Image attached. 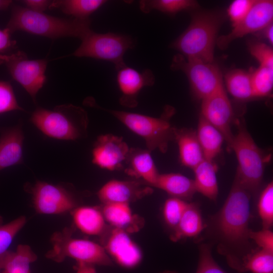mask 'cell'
<instances>
[{"label": "cell", "instance_id": "cell-1", "mask_svg": "<svg viewBox=\"0 0 273 273\" xmlns=\"http://www.w3.org/2000/svg\"><path fill=\"white\" fill-rule=\"evenodd\" d=\"M250 193L235 178L222 208L215 218L214 226L222 253L230 265L239 270L250 252L248 225Z\"/></svg>", "mask_w": 273, "mask_h": 273}, {"label": "cell", "instance_id": "cell-2", "mask_svg": "<svg viewBox=\"0 0 273 273\" xmlns=\"http://www.w3.org/2000/svg\"><path fill=\"white\" fill-rule=\"evenodd\" d=\"M90 24L89 18L58 17L14 5L6 28L12 34L16 31H22L53 39L75 37L81 40L92 31Z\"/></svg>", "mask_w": 273, "mask_h": 273}, {"label": "cell", "instance_id": "cell-3", "mask_svg": "<svg viewBox=\"0 0 273 273\" xmlns=\"http://www.w3.org/2000/svg\"><path fill=\"white\" fill-rule=\"evenodd\" d=\"M223 19L222 15L217 12L195 13L189 26L172 42L171 47L187 60L213 63L217 33Z\"/></svg>", "mask_w": 273, "mask_h": 273}, {"label": "cell", "instance_id": "cell-4", "mask_svg": "<svg viewBox=\"0 0 273 273\" xmlns=\"http://www.w3.org/2000/svg\"><path fill=\"white\" fill-rule=\"evenodd\" d=\"M30 121L46 135L55 139L75 141L87 135V113L72 104L59 105L52 110L38 107L32 113Z\"/></svg>", "mask_w": 273, "mask_h": 273}, {"label": "cell", "instance_id": "cell-5", "mask_svg": "<svg viewBox=\"0 0 273 273\" xmlns=\"http://www.w3.org/2000/svg\"><path fill=\"white\" fill-rule=\"evenodd\" d=\"M145 141L150 152L158 149L165 152L169 141L174 140V129L169 122L174 109L166 107L161 116L154 117L139 113L103 109Z\"/></svg>", "mask_w": 273, "mask_h": 273}, {"label": "cell", "instance_id": "cell-6", "mask_svg": "<svg viewBox=\"0 0 273 273\" xmlns=\"http://www.w3.org/2000/svg\"><path fill=\"white\" fill-rule=\"evenodd\" d=\"M236 124L237 132L230 147L235 152L238 162L235 178L251 194L260 187L266 159L243 121L237 120Z\"/></svg>", "mask_w": 273, "mask_h": 273}, {"label": "cell", "instance_id": "cell-7", "mask_svg": "<svg viewBox=\"0 0 273 273\" xmlns=\"http://www.w3.org/2000/svg\"><path fill=\"white\" fill-rule=\"evenodd\" d=\"M73 230L65 228L51 236L52 248L46 257L56 262H62L66 257L77 262L93 265L111 266L112 261L103 246L93 241L72 237Z\"/></svg>", "mask_w": 273, "mask_h": 273}, {"label": "cell", "instance_id": "cell-8", "mask_svg": "<svg viewBox=\"0 0 273 273\" xmlns=\"http://www.w3.org/2000/svg\"><path fill=\"white\" fill-rule=\"evenodd\" d=\"M134 44L132 38L128 35L111 32L98 33L92 30L69 56L109 61L114 65L116 70L125 64L124 54Z\"/></svg>", "mask_w": 273, "mask_h": 273}, {"label": "cell", "instance_id": "cell-9", "mask_svg": "<svg viewBox=\"0 0 273 273\" xmlns=\"http://www.w3.org/2000/svg\"><path fill=\"white\" fill-rule=\"evenodd\" d=\"M48 60H31L23 51L0 55V65L5 66L12 78L35 102L36 96L46 82Z\"/></svg>", "mask_w": 273, "mask_h": 273}, {"label": "cell", "instance_id": "cell-10", "mask_svg": "<svg viewBox=\"0 0 273 273\" xmlns=\"http://www.w3.org/2000/svg\"><path fill=\"white\" fill-rule=\"evenodd\" d=\"M171 67L185 73L192 90L202 100L223 86L221 71L213 62L186 60L183 56L176 55L173 59Z\"/></svg>", "mask_w": 273, "mask_h": 273}, {"label": "cell", "instance_id": "cell-11", "mask_svg": "<svg viewBox=\"0 0 273 273\" xmlns=\"http://www.w3.org/2000/svg\"><path fill=\"white\" fill-rule=\"evenodd\" d=\"M36 212L43 214H62L77 205L73 194L65 186L37 181L28 189Z\"/></svg>", "mask_w": 273, "mask_h": 273}, {"label": "cell", "instance_id": "cell-12", "mask_svg": "<svg viewBox=\"0 0 273 273\" xmlns=\"http://www.w3.org/2000/svg\"><path fill=\"white\" fill-rule=\"evenodd\" d=\"M201 115L221 133L231 147L234 135L231 130L234 112L224 86L202 100Z\"/></svg>", "mask_w": 273, "mask_h": 273}, {"label": "cell", "instance_id": "cell-13", "mask_svg": "<svg viewBox=\"0 0 273 273\" xmlns=\"http://www.w3.org/2000/svg\"><path fill=\"white\" fill-rule=\"evenodd\" d=\"M272 19L273 1L256 0L245 18L229 33L218 37L216 43L219 48L224 49L235 39L261 31L272 23Z\"/></svg>", "mask_w": 273, "mask_h": 273}, {"label": "cell", "instance_id": "cell-14", "mask_svg": "<svg viewBox=\"0 0 273 273\" xmlns=\"http://www.w3.org/2000/svg\"><path fill=\"white\" fill-rule=\"evenodd\" d=\"M130 148L121 137L112 134L99 136L92 150V162L108 170L121 169Z\"/></svg>", "mask_w": 273, "mask_h": 273}, {"label": "cell", "instance_id": "cell-15", "mask_svg": "<svg viewBox=\"0 0 273 273\" xmlns=\"http://www.w3.org/2000/svg\"><path fill=\"white\" fill-rule=\"evenodd\" d=\"M116 71V81L121 94L120 105L130 108L136 107L140 92L155 82L153 72L149 69L140 72L126 64Z\"/></svg>", "mask_w": 273, "mask_h": 273}, {"label": "cell", "instance_id": "cell-16", "mask_svg": "<svg viewBox=\"0 0 273 273\" xmlns=\"http://www.w3.org/2000/svg\"><path fill=\"white\" fill-rule=\"evenodd\" d=\"M129 233L113 228L103 246L110 258L125 268L137 266L142 260V253Z\"/></svg>", "mask_w": 273, "mask_h": 273}, {"label": "cell", "instance_id": "cell-17", "mask_svg": "<svg viewBox=\"0 0 273 273\" xmlns=\"http://www.w3.org/2000/svg\"><path fill=\"white\" fill-rule=\"evenodd\" d=\"M149 186L136 181L111 180L98 192L100 200L103 203H124L129 204L152 194Z\"/></svg>", "mask_w": 273, "mask_h": 273}, {"label": "cell", "instance_id": "cell-18", "mask_svg": "<svg viewBox=\"0 0 273 273\" xmlns=\"http://www.w3.org/2000/svg\"><path fill=\"white\" fill-rule=\"evenodd\" d=\"M124 163L127 174L142 178L149 186H155L160 173L149 151L130 148Z\"/></svg>", "mask_w": 273, "mask_h": 273}, {"label": "cell", "instance_id": "cell-19", "mask_svg": "<svg viewBox=\"0 0 273 273\" xmlns=\"http://www.w3.org/2000/svg\"><path fill=\"white\" fill-rule=\"evenodd\" d=\"M24 139L20 126L2 131L0 137V171L22 163Z\"/></svg>", "mask_w": 273, "mask_h": 273}, {"label": "cell", "instance_id": "cell-20", "mask_svg": "<svg viewBox=\"0 0 273 273\" xmlns=\"http://www.w3.org/2000/svg\"><path fill=\"white\" fill-rule=\"evenodd\" d=\"M101 211L106 221L113 228L122 230L128 233L138 232L144 225L143 218L133 214L128 203L104 204Z\"/></svg>", "mask_w": 273, "mask_h": 273}, {"label": "cell", "instance_id": "cell-21", "mask_svg": "<svg viewBox=\"0 0 273 273\" xmlns=\"http://www.w3.org/2000/svg\"><path fill=\"white\" fill-rule=\"evenodd\" d=\"M174 140L178 145L179 159L184 166L193 169L204 159L196 132L175 128Z\"/></svg>", "mask_w": 273, "mask_h": 273}, {"label": "cell", "instance_id": "cell-22", "mask_svg": "<svg viewBox=\"0 0 273 273\" xmlns=\"http://www.w3.org/2000/svg\"><path fill=\"white\" fill-rule=\"evenodd\" d=\"M72 215L75 226L83 234L100 236L106 230V220L102 211L97 207H76L72 211Z\"/></svg>", "mask_w": 273, "mask_h": 273}, {"label": "cell", "instance_id": "cell-23", "mask_svg": "<svg viewBox=\"0 0 273 273\" xmlns=\"http://www.w3.org/2000/svg\"><path fill=\"white\" fill-rule=\"evenodd\" d=\"M37 258L29 246L19 245L15 251L8 250L0 255L2 273H31L30 264Z\"/></svg>", "mask_w": 273, "mask_h": 273}, {"label": "cell", "instance_id": "cell-24", "mask_svg": "<svg viewBox=\"0 0 273 273\" xmlns=\"http://www.w3.org/2000/svg\"><path fill=\"white\" fill-rule=\"evenodd\" d=\"M155 187L171 196L184 200H190L196 192L194 181L179 173L159 174Z\"/></svg>", "mask_w": 273, "mask_h": 273}, {"label": "cell", "instance_id": "cell-25", "mask_svg": "<svg viewBox=\"0 0 273 273\" xmlns=\"http://www.w3.org/2000/svg\"><path fill=\"white\" fill-rule=\"evenodd\" d=\"M196 132L204 159L213 161L221 151L224 141L223 136L201 115Z\"/></svg>", "mask_w": 273, "mask_h": 273}, {"label": "cell", "instance_id": "cell-26", "mask_svg": "<svg viewBox=\"0 0 273 273\" xmlns=\"http://www.w3.org/2000/svg\"><path fill=\"white\" fill-rule=\"evenodd\" d=\"M216 169L217 167L213 161L206 159L193 169L196 192L214 201L217 198L218 193Z\"/></svg>", "mask_w": 273, "mask_h": 273}, {"label": "cell", "instance_id": "cell-27", "mask_svg": "<svg viewBox=\"0 0 273 273\" xmlns=\"http://www.w3.org/2000/svg\"><path fill=\"white\" fill-rule=\"evenodd\" d=\"M204 225L198 207L189 203L178 224L174 229L170 239L176 242L182 238L194 237L203 230Z\"/></svg>", "mask_w": 273, "mask_h": 273}, {"label": "cell", "instance_id": "cell-28", "mask_svg": "<svg viewBox=\"0 0 273 273\" xmlns=\"http://www.w3.org/2000/svg\"><path fill=\"white\" fill-rule=\"evenodd\" d=\"M107 2L105 0L52 1L50 9H59L63 13L79 19H89V16Z\"/></svg>", "mask_w": 273, "mask_h": 273}, {"label": "cell", "instance_id": "cell-29", "mask_svg": "<svg viewBox=\"0 0 273 273\" xmlns=\"http://www.w3.org/2000/svg\"><path fill=\"white\" fill-rule=\"evenodd\" d=\"M224 80L229 93L236 99L247 101L254 98L250 72L235 69L225 75Z\"/></svg>", "mask_w": 273, "mask_h": 273}, {"label": "cell", "instance_id": "cell-30", "mask_svg": "<svg viewBox=\"0 0 273 273\" xmlns=\"http://www.w3.org/2000/svg\"><path fill=\"white\" fill-rule=\"evenodd\" d=\"M141 11L147 14L153 10L174 15L180 12L196 9L197 2L193 0H142L139 2Z\"/></svg>", "mask_w": 273, "mask_h": 273}, {"label": "cell", "instance_id": "cell-31", "mask_svg": "<svg viewBox=\"0 0 273 273\" xmlns=\"http://www.w3.org/2000/svg\"><path fill=\"white\" fill-rule=\"evenodd\" d=\"M239 271L273 273V252L260 249L254 251L243 260Z\"/></svg>", "mask_w": 273, "mask_h": 273}, {"label": "cell", "instance_id": "cell-32", "mask_svg": "<svg viewBox=\"0 0 273 273\" xmlns=\"http://www.w3.org/2000/svg\"><path fill=\"white\" fill-rule=\"evenodd\" d=\"M250 74L254 98L269 96L273 87V68L259 66Z\"/></svg>", "mask_w": 273, "mask_h": 273}, {"label": "cell", "instance_id": "cell-33", "mask_svg": "<svg viewBox=\"0 0 273 273\" xmlns=\"http://www.w3.org/2000/svg\"><path fill=\"white\" fill-rule=\"evenodd\" d=\"M258 210L262 229H270L273 223V184L269 183L260 194Z\"/></svg>", "mask_w": 273, "mask_h": 273}, {"label": "cell", "instance_id": "cell-34", "mask_svg": "<svg viewBox=\"0 0 273 273\" xmlns=\"http://www.w3.org/2000/svg\"><path fill=\"white\" fill-rule=\"evenodd\" d=\"M189 204L185 200L176 198L170 197L167 199L163 209V215L166 223L174 229Z\"/></svg>", "mask_w": 273, "mask_h": 273}, {"label": "cell", "instance_id": "cell-35", "mask_svg": "<svg viewBox=\"0 0 273 273\" xmlns=\"http://www.w3.org/2000/svg\"><path fill=\"white\" fill-rule=\"evenodd\" d=\"M26 222V217L21 216L6 224L0 223V255L8 251L14 238Z\"/></svg>", "mask_w": 273, "mask_h": 273}, {"label": "cell", "instance_id": "cell-36", "mask_svg": "<svg viewBox=\"0 0 273 273\" xmlns=\"http://www.w3.org/2000/svg\"><path fill=\"white\" fill-rule=\"evenodd\" d=\"M196 273H227L214 260L210 246L208 244L200 246Z\"/></svg>", "mask_w": 273, "mask_h": 273}, {"label": "cell", "instance_id": "cell-37", "mask_svg": "<svg viewBox=\"0 0 273 273\" xmlns=\"http://www.w3.org/2000/svg\"><path fill=\"white\" fill-rule=\"evenodd\" d=\"M248 49L250 54L259 63V66L273 68V50L270 46L254 40L248 43Z\"/></svg>", "mask_w": 273, "mask_h": 273}, {"label": "cell", "instance_id": "cell-38", "mask_svg": "<svg viewBox=\"0 0 273 273\" xmlns=\"http://www.w3.org/2000/svg\"><path fill=\"white\" fill-rule=\"evenodd\" d=\"M15 110H24L19 105L11 84L0 81V114Z\"/></svg>", "mask_w": 273, "mask_h": 273}, {"label": "cell", "instance_id": "cell-39", "mask_svg": "<svg viewBox=\"0 0 273 273\" xmlns=\"http://www.w3.org/2000/svg\"><path fill=\"white\" fill-rule=\"evenodd\" d=\"M256 0H235L227 10L228 15L233 27L240 23L247 15Z\"/></svg>", "mask_w": 273, "mask_h": 273}, {"label": "cell", "instance_id": "cell-40", "mask_svg": "<svg viewBox=\"0 0 273 273\" xmlns=\"http://www.w3.org/2000/svg\"><path fill=\"white\" fill-rule=\"evenodd\" d=\"M249 237L260 249L273 252V233L270 229H262L259 231L250 230Z\"/></svg>", "mask_w": 273, "mask_h": 273}, {"label": "cell", "instance_id": "cell-41", "mask_svg": "<svg viewBox=\"0 0 273 273\" xmlns=\"http://www.w3.org/2000/svg\"><path fill=\"white\" fill-rule=\"evenodd\" d=\"M11 34L7 28L0 29V55L9 54L15 49L16 42L12 39Z\"/></svg>", "mask_w": 273, "mask_h": 273}, {"label": "cell", "instance_id": "cell-42", "mask_svg": "<svg viewBox=\"0 0 273 273\" xmlns=\"http://www.w3.org/2000/svg\"><path fill=\"white\" fill-rule=\"evenodd\" d=\"M25 7L36 12L43 13L49 7L52 1L48 0H24L22 1Z\"/></svg>", "mask_w": 273, "mask_h": 273}, {"label": "cell", "instance_id": "cell-43", "mask_svg": "<svg viewBox=\"0 0 273 273\" xmlns=\"http://www.w3.org/2000/svg\"><path fill=\"white\" fill-rule=\"evenodd\" d=\"M95 265L77 262L76 268V273H97L95 267Z\"/></svg>", "mask_w": 273, "mask_h": 273}, {"label": "cell", "instance_id": "cell-44", "mask_svg": "<svg viewBox=\"0 0 273 273\" xmlns=\"http://www.w3.org/2000/svg\"><path fill=\"white\" fill-rule=\"evenodd\" d=\"M264 38H265L270 44L273 43V24L272 22L268 24L261 31Z\"/></svg>", "mask_w": 273, "mask_h": 273}, {"label": "cell", "instance_id": "cell-45", "mask_svg": "<svg viewBox=\"0 0 273 273\" xmlns=\"http://www.w3.org/2000/svg\"><path fill=\"white\" fill-rule=\"evenodd\" d=\"M13 4L10 0H0V11L7 9Z\"/></svg>", "mask_w": 273, "mask_h": 273}, {"label": "cell", "instance_id": "cell-46", "mask_svg": "<svg viewBox=\"0 0 273 273\" xmlns=\"http://www.w3.org/2000/svg\"><path fill=\"white\" fill-rule=\"evenodd\" d=\"M164 273H175V272H171V271H168V272H164Z\"/></svg>", "mask_w": 273, "mask_h": 273}, {"label": "cell", "instance_id": "cell-47", "mask_svg": "<svg viewBox=\"0 0 273 273\" xmlns=\"http://www.w3.org/2000/svg\"><path fill=\"white\" fill-rule=\"evenodd\" d=\"M0 273H2V269H1V267L0 266Z\"/></svg>", "mask_w": 273, "mask_h": 273}]
</instances>
